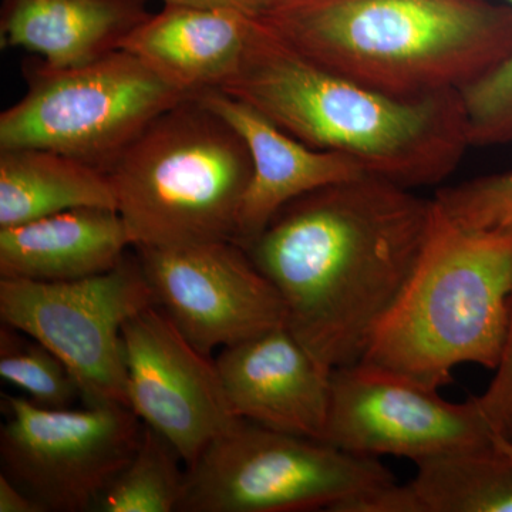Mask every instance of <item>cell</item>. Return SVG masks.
Returning a JSON list of instances; mask_svg holds the SVG:
<instances>
[{
	"mask_svg": "<svg viewBox=\"0 0 512 512\" xmlns=\"http://www.w3.org/2000/svg\"><path fill=\"white\" fill-rule=\"evenodd\" d=\"M195 99L224 117L244 138L251 154L252 177L234 239L239 247L254 241L276 212L295 198L367 174L353 158L306 146L244 101L220 90L198 94Z\"/></svg>",
	"mask_w": 512,
	"mask_h": 512,
	"instance_id": "obj_14",
	"label": "cell"
},
{
	"mask_svg": "<svg viewBox=\"0 0 512 512\" xmlns=\"http://www.w3.org/2000/svg\"><path fill=\"white\" fill-rule=\"evenodd\" d=\"M2 404V473L46 512L93 511L143 436L136 413L119 404L50 409L20 396Z\"/></svg>",
	"mask_w": 512,
	"mask_h": 512,
	"instance_id": "obj_9",
	"label": "cell"
},
{
	"mask_svg": "<svg viewBox=\"0 0 512 512\" xmlns=\"http://www.w3.org/2000/svg\"><path fill=\"white\" fill-rule=\"evenodd\" d=\"M434 214V198L362 174L288 202L244 249L281 295L289 332L335 370L365 356Z\"/></svg>",
	"mask_w": 512,
	"mask_h": 512,
	"instance_id": "obj_1",
	"label": "cell"
},
{
	"mask_svg": "<svg viewBox=\"0 0 512 512\" xmlns=\"http://www.w3.org/2000/svg\"><path fill=\"white\" fill-rule=\"evenodd\" d=\"M133 247L114 208H73L0 228V276L66 282L116 268Z\"/></svg>",
	"mask_w": 512,
	"mask_h": 512,
	"instance_id": "obj_16",
	"label": "cell"
},
{
	"mask_svg": "<svg viewBox=\"0 0 512 512\" xmlns=\"http://www.w3.org/2000/svg\"><path fill=\"white\" fill-rule=\"evenodd\" d=\"M136 251L157 305L204 355L286 325L281 295L234 241Z\"/></svg>",
	"mask_w": 512,
	"mask_h": 512,
	"instance_id": "obj_11",
	"label": "cell"
},
{
	"mask_svg": "<svg viewBox=\"0 0 512 512\" xmlns=\"http://www.w3.org/2000/svg\"><path fill=\"white\" fill-rule=\"evenodd\" d=\"M394 481L375 457L238 419L187 467L178 512H339Z\"/></svg>",
	"mask_w": 512,
	"mask_h": 512,
	"instance_id": "obj_7",
	"label": "cell"
},
{
	"mask_svg": "<svg viewBox=\"0 0 512 512\" xmlns=\"http://www.w3.org/2000/svg\"><path fill=\"white\" fill-rule=\"evenodd\" d=\"M215 363L239 419L325 439L333 370L320 365L286 326L222 349Z\"/></svg>",
	"mask_w": 512,
	"mask_h": 512,
	"instance_id": "obj_13",
	"label": "cell"
},
{
	"mask_svg": "<svg viewBox=\"0 0 512 512\" xmlns=\"http://www.w3.org/2000/svg\"><path fill=\"white\" fill-rule=\"evenodd\" d=\"M494 372L490 386L477 396L478 403L491 429L498 436L512 440V301L507 343L500 365Z\"/></svg>",
	"mask_w": 512,
	"mask_h": 512,
	"instance_id": "obj_24",
	"label": "cell"
},
{
	"mask_svg": "<svg viewBox=\"0 0 512 512\" xmlns=\"http://www.w3.org/2000/svg\"><path fill=\"white\" fill-rule=\"evenodd\" d=\"M0 512H46L45 507L32 495L0 474Z\"/></svg>",
	"mask_w": 512,
	"mask_h": 512,
	"instance_id": "obj_25",
	"label": "cell"
},
{
	"mask_svg": "<svg viewBox=\"0 0 512 512\" xmlns=\"http://www.w3.org/2000/svg\"><path fill=\"white\" fill-rule=\"evenodd\" d=\"M512 9V0H505ZM471 146L512 144V52L497 69L461 90Z\"/></svg>",
	"mask_w": 512,
	"mask_h": 512,
	"instance_id": "obj_23",
	"label": "cell"
},
{
	"mask_svg": "<svg viewBox=\"0 0 512 512\" xmlns=\"http://www.w3.org/2000/svg\"><path fill=\"white\" fill-rule=\"evenodd\" d=\"M184 460L173 444L144 424L136 453L94 505L97 512H173L180 510Z\"/></svg>",
	"mask_w": 512,
	"mask_h": 512,
	"instance_id": "obj_20",
	"label": "cell"
},
{
	"mask_svg": "<svg viewBox=\"0 0 512 512\" xmlns=\"http://www.w3.org/2000/svg\"><path fill=\"white\" fill-rule=\"evenodd\" d=\"M498 436L477 397L451 403L430 389L365 362L332 372L325 443L357 456L407 457L494 447Z\"/></svg>",
	"mask_w": 512,
	"mask_h": 512,
	"instance_id": "obj_10",
	"label": "cell"
},
{
	"mask_svg": "<svg viewBox=\"0 0 512 512\" xmlns=\"http://www.w3.org/2000/svg\"><path fill=\"white\" fill-rule=\"evenodd\" d=\"M397 481L343 505L339 512H512V440L417 461Z\"/></svg>",
	"mask_w": 512,
	"mask_h": 512,
	"instance_id": "obj_18",
	"label": "cell"
},
{
	"mask_svg": "<svg viewBox=\"0 0 512 512\" xmlns=\"http://www.w3.org/2000/svg\"><path fill=\"white\" fill-rule=\"evenodd\" d=\"M434 201L460 227L512 235V170L441 188Z\"/></svg>",
	"mask_w": 512,
	"mask_h": 512,
	"instance_id": "obj_22",
	"label": "cell"
},
{
	"mask_svg": "<svg viewBox=\"0 0 512 512\" xmlns=\"http://www.w3.org/2000/svg\"><path fill=\"white\" fill-rule=\"evenodd\" d=\"M156 296L140 261L66 282L0 278V319L45 345L67 366L86 406H128L123 326Z\"/></svg>",
	"mask_w": 512,
	"mask_h": 512,
	"instance_id": "obj_8",
	"label": "cell"
},
{
	"mask_svg": "<svg viewBox=\"0 0 512 512\" xmlns=\"http://www.w3.org/2000/svg\"><path fill=\"white\" fill-rule=\"evenodd\" d=\"M133 248L234 241L252 177L249 148L191 97L148 124L109 170Z\"/></svg>",
	"mask_w": 512,
	"mask_h": 512,
	"instance_id": "obj_5",
	"label": "cell"
},
{
	"mask_svg": "<svg viewBox=\"0 0 512 512\" xmlns=\"http://www.w3.org/2000/svg\"><path fill=\"white\" fill-rule=\"evenodd\" d=\"M255 18L228 9L164 5L130 36L121 49L150 67L188 97L221 90L238 72Z\"/></svg>",
	"mask_w": 512,
	"mask_h": 512,
	"instance_id": "obj_15",
	"label": "cell"
},
{
	"mask_svg": "<svg viewBox=\"0 0 512 512\" xmlns=\"http://www.w3.org/2000/svg\"><path fill=\"white\" fill-rule=\"evenodd\" d=\"M82 207L117 210L106 171L46 148H0V228Z\"/></svg>",
	"mask_w": 512,
	"mask_h": 512,
	"instance_id": "obj_19",
	"label": "cell"
},
{
	"mask_svg": "<svg viewBox=\"0 0 512 512\" xmlns=\"http://www.w3.org/2000/svg\"><path fill=\"white\" fill-rule=\"evenodd\" d=\"M148 0H3L0 43L52 67L96 62L150 18Z\"/></svg>",
	"mask_w": 512,
	"mask_h": 512,
	"instance_id": "obj_17",
	"label": "cell"
},
{
	"mask_svg": "<svg viewBox=\"0 0 512 512\" xmlns=\"http://www.w3.org/2000/svg\"><path fill=\"white\" fill-rule=\"evenodd\" d=\"M511 301L512 235L460 227L436 204L419 262L360 362L433 390L464 363L495 370Z\"/></svg>",
	"mask_w": 512,
	"mask_h": 512,
	"instance_id": "obj_4",
	"label": "cell"
},
{
	"mask_svg": "<svg viewBox=\"0 0 512 512\" xmlns=\"http://www.w3.org/2000/svg\"><path fill=\"white\" fill-rule=\"evenodd\" d=\"M256 19L323 69L396 99L461 92L512 52V9L491 0H271Z\"/></svg>",
	"mask_w": 512,
	"mask_h": 512,
	"instance_id": "obj_3",
	"label": "cell"
},
{
	"mask_svg": "<svg viewBox=\"0 0 512 512\" xmlns=\"http://www.w3.org/2000/svg\"><path fill=\"white\" fill-rule=\"evenodd\" d=\"M0 376L50 409H69L82 397L76 379L52 350L5 323L0 328Z\"/></svg>",
	"mask_w": 512,
	"mask_h": 512,
	"instance_id": "obj_21",
	"label": "cell"
},
{
	"mask_svg": "<svg viewBox=\"0 0 512 512\" xmlns=\"http://www.w3.org/2000/svg\"><path fill=\"white\" fill-rule=\"evenodd\" d=\"M164 5L190 6L200 9H228L258 18L271 0H163Z\"/></svg>",
	"mask_w": 512,
	"mask_h": 512,
	"instance_id": "obj_26",
	"label": "cell"
},
{
	"mask_svg": "<svg viewBox=\"0 0 512 512\" xmlns=\"http://www.w3.org/2000/svg\"><path fill=\"white\" fill-rule=\"evenodd\" d=\"M220 92L306 146L345 154L410 190L446 180L471 146L460 92L386 96L311 62L256 18L244 60Z\"/></svg>",
	"mask_w": 512,
	"mask_h": 512,
	"instance_id": "obj_2",
	"label": "cell"
},
{
	"mask_svg": "<svg viewBox=\"0 0 512 512\" xmlns=\"http://www.w3.org/2000/svg\"><path fill=\"white\" fill-rule=\"evenodd\" d=\"M22 70L28 90L0 114V148H46L106 173L148 124L191 99L123 49L76 67L28 59Z\"/></svg>",
	"mask_w": 512,
	"mask_h": 512,
	"instance_id": "obj_6",
	"label": "cell"
},
{
	"mask_svg": "<svg viewBox=\"0 0 512 512\" xmlns=\"http://www.w3.org/2000/svg\"><path fill=\"white\" fill-rule=\"evenodd\" d=\"M128 406L191 466L239 417L229 407L217 363L185 338L154 303L123 326Z\"/></svg>",
	"mask_w": 512,
	"mask_h": 512,
	"instance_id": "obj_12",
	"label": "cell"
}]
</instances>
